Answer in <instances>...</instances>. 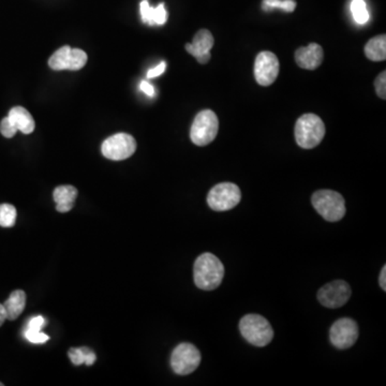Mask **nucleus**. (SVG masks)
<instances>
[{
  "instance_id": "1",
  "label": "nucleus",
  "mask_w": 386,
  "mask_h": 386,
  "mask_svg": "<svg viewBox=\"0 0 386 386\" xmlns=\"http://www.w3.org/2000/svg\"><path fill=\"white\" fill-rule=\"evenodd\" d=\"M194 284L201 290L213 291L220 286L225 277V266L215 254H201L193 266Z\"/></svg>"
},
{
  "instance_id": "2",
  "label": "nucleus",
  "mask_w": 386,
  "mask_h": 386,
  "mask_svg": "<svg viewBox=\"0 0 386 386\" xmlns=\"http://www.w3.org/2000/svg\"><path fill=\"white\" fill-rule=\"evenodd\" d=\"M296 143L302 148L311 149L318 146L326 135V126L315 114H304L298 118L294 129Z\"/></svg>"
},
{
  "instance_id": "3",
  "label": "nucleus",
  "mask_w": 386,
  "mask_h": 386,
  "mask_svg": "<svg viewBox=\"0 0 386 386\" xmlns=\"http://www.w3.org/2000/svg\"><path fill=\"white\" fill-rule=\"evenodd\" d=\"M311 203L326 221L337 223L345 215V202L340 193L332 190H319L313 193Z\"/></svg>"
},
{
  "instance_id": "4",
  "label": "nucleus",
  "mask_w": 386,
  "mask_h": 386,
  "mask_svg": "<svg viewBox=\"0 0 386 386\" xmlns=\"http://www.w3.org/2000/svg\"><path fill=\"white\" fill-rule=\"evenodd\" d=\"M242 337L256 347H265L274 337V330L269 321L260 315H247L240 322Z\"/></svg>"
},
{
  "instance_id": "5",
  "label": "nucleus",
  "mask_w": 386,
  "mask_h": 386,
  "mask_svg": "<svg viewBox=\"0 0 386 386\" xmlns=\"http://www.w3.org/2000/svg\"><path fill=\"white\" fill-rule=\"evenodd\" d=\"M218 130L219 120L215 112L210 110L202 111L196 116L191 126V141L198 146H206L216 139Z\"/></svg>"
},
{
  "instance_id": "6",
  "label": "nucleus",
  "mask_w": 386,
  "mask_h": 386,
  "mask_svg": "<svg viewBox=\"0 0 386 386\" xmlns=\"http://www.w3.org/2000/svg\"><path fill=\"white\" fill-rule=\"evenodd\" d=\"M242 192L238 186L232 183H218L210 189L207 196L208 206L216 212H225L238 205Z\"/></svg>"
},
{
  "instance_id": "7",
  "label": "nucleus",
  "mask_w": 386,
  "mask_h": 386,
  "mask_svg": "<svg viewBox=\"0 0 386 386\" xmlns=\"http://www.w3.org/2000/svg\"><path fill=\"white\" fill-rule=\"evenodd\" d=\"M137 149V142L133 135L117 133L108 137L102 143L101 152L106 159L122 161L133 156Z\"/></svg>"
},
{
  "instance_id": "8",
  "label": "nucleus",
  "mask_w": 386,
  "mask_h": 386,
  "mask_svg": "<svg viewBox=\"0 0 386 386\" xmlns=\"http://www.w3.org/2000/svg\"><path fill=\"white\" fill-rule=\"evenodd\" d=\"M201 363V353L196 345L183 342L172 352L171 366L173 372L179 376L192 374Z\"/></svg>"
},
{
  "instance_id": "9",
  "label": "nucleus",
  "mask_w": 386,
  "mask_h": 386,
  "mask_svg": "<svg viewBox=\"0 0 386 386\" xmlns=\"http://www.w3.org/2000/svg\"><path fill=\"white\" fill-rule=\"evenodd\" d=\"M86 63H87V54L83 49H71L68 45L57 49L49 59V68L55 71H63V70L76 71L84 68Z\"/></svg>"
},
{
  "instance_id": "10",
  "label": "nucleus",
  "mask_w": 386,
  "mask_h": 386,
  "mask_svg": "<svg viewBox=\"0 0 386 386\" xmlns=\"http://www.w3.org/2000/svg\"><path fill=\"white\" fill-rule=\"evenodd\" d=\"M330 338L332 345L337 349H349L359 338V326L352 319H339L330 328Z\"/></svg>"
},
{
  "instance_id": "11",
  "label": "nucleus",
  "mask_w": 386,
  "mask_h": 386,
  "mask_svg": "<svg viewBox=\"0 0 386 386\" xmlns=\"http://www.w3.org/2000/svg\"><path fill=\"white\" fill-rule=\"evenodd\" d=\"M351 296V288L343 280H335L319 290L318 299L326 308H339L348 303Z\"/></svg>"
},
{
  "instance_id": "12",
  "label": "nucleus",
  "mask_w": 386,
  "mask_h": 386,
  "mask_svg": "<svg viewBox=\"0 0 386 386\" xmlns=\"http://www.w3.org/2000/svg\"><path fill=\"white\" fill-rule=\"evenodd\" d=\"M280 70V64L276 55L271 52H261L256 58L254 76L258 84L269 86L276 81Z\"/></svg>"
},
{
  "instance_id": "13",
  "label": "nucleus",
  "mask_w": 386,
  "mask_h": 386,
  "mask_svg": "<svg viewBox=\"0 0 386 386\" xmlns=\"http://www.w3.org/2000/svg\"><path fill=\"white\" fill-rule=\"evenodd\" d=\"M214 47V37L207 30H201L193 38L192 43H187L186 49L189 54L196 57L200 64H207L210 60V49Z\"/></svg>"
},
{
  "instance_id": "14",
  "label": "nucleus",
  "mask_w": 386,
  "mask_h": 386,
  "mask_svg": "<svg viewBox=\"0 0 386 386\" xmlns=\"http://www.w3.org/2000/svg\"><path fill=\"white\" fill-rule=\"evenodd\" d=\"M323 49L317 43L301 47L295 52L296 64L306 70H315L321 66L323 61Z\"/></svg>"
},
{
  "instance_id": "15",
  "label": "nucleus",
  "mask_w": 386,
  "mask_h": 386,
  "mask_svg": "<svg viewBox=\"0 0 386 386\" xmlns=\"http://www.w3.org/2000/svg\"><path fill=\"white\" fill-rule=\"evenodd\" d=\"M139 12L143 23L150 26L164 25L168 21V11L164 3H160L158 7L154 8L149 5L148 0H143L139 5Z\"/></svg>"
},
{
  "instance_id": "16",
  "label": "nucleus",
  "mask_w": 386,
  "mask_h": 386,
  "mask_svg": "<svg viewBox=\"0 0 386 386\" xmlns=\"http://www.w3.org/2000/svg\"><path fill=\"white\" fill-rule=\"evenodd\" d=\"M78 189L73 186H59L53 192V198L56 202V209L59 213H68L73 208L76 198H78Z\"/></svg>"
},
{
  "instance_id": "17",
  "label": "nucleus",
  "mask_w": 386,
  "mask_h": 386,
  "mask_svg": "<svg viewBox=\"0 0 386 386\" xmlns=\"http://www.w3.org/2000/svg\"><path fill=\"white\" fill-rule=\"evenodd\" d=\"M8 117L10 118L11 122L14 124L17 131H21L24 135H30L34 133L36 124H34L32 114L26 109L22 108V106H15V108L11 109Z\"/></svg>"
},
{
  "instance_id": "18",
  "label": "nucleus",
  "mask_w": 386,
  "mask_h": 386,
  "mask_svg": "<svg viewBox=\"0 0 386 386\" xmlns=\"http://www.w3.org/2000/svg\"><path fill=\"white\" fill-rule=\"evenodd\" d=\"M3 305L7 313V320H16L26 306V293L22 290H15Z\"/></svg>"
},
{
  "instance_id": "19",
  "label": "nucleus",
  "mask_w": 386,
  "mask_h": 386,
  "mask_svg": "<svg viewBox=\"0 0 386 386\" xmlns=\"http://www.w3.org/2000/svg\"><path fill=\"white\" fill-rule=\"evenodd\" d=\"M365 55L372 61H383L386 59V36L381 34L372 38L365 45Z\"/></svg>"
},
{
  "instance_id": "20",
  "label": "nucleus",
  "mask_w": 386,
  "mask_h": 386,
  "mask_svg": "<svg viewBox=\"0 0 386 386\" xmlns=\"http://www.w3.org/2000/svg\"><path fill=\"white\" fill-rule=\"evenodd\" d=\"M351 12L357 24H366L370 20V13L367 10L366 3L364 0H352Z\"/></svg>"
},
{
  "instance_id": "21",
  "label": "nucleus",
  "mask_w": 386,
  "mask_h": 386,
  "mask_svg": "<svg viewBox=\"0 0 386 386\" xmlns=\"http://www.w3.org/2000/svg\"><path fill=\"white\" fill-rule=\"evenodd\" d=\"M262 8L264 11L282 9L284 12H293L295 10L296 3L294 0H263Z\"/></svg>"
},
{
  "instance_id": "22",
  "label": "nucleus",
  "mask_w": 386,
  "mask_h": 386,
  "mask_svg": "<svg viewBox=\"0 0 386 386\" xmlns=\"http://www.w3.org/2000/svg\"><path fill=\"white\" fill-rule=\"evenodd\" d=\"M16 221V209L11 204L0 205V227H12Z\"/></svg>"
},
{
  "instance_id": "23",
  "label": "nucleus",
  "mask_w": 386,
  "mask_h": 386,
  "mask_svg": "<svg viewBox=\"0 0 386 386\" xmlns=\"http://www.w3.org/2000/svg\"><path fill=\"white\" fill-rule=\"evenodd\" d=\"M0 133L7 139H11L17 133L16 127H15L14 124L11 122L10 118L8 117V116L0 122Z\"/></svg>"
},
{
  "instance_id": "24",
  "label": "nucleus",
  "mask_w": 386,
  "mask_h": 386,
  "mask_svg": "<svg viewBox=\"0 0 386 386\" xmlns=\"http://www.w3.org/2000/svg\"><path fill=\"white\" fill-rule=\"evenodd\" d=\"M24 335L25 338L32 343H45L49 339V336L43 334L41 330L37 332V330H26L24 332Z\"/></svg>"
},
{
  "instance_id": "25",
  "label": "nucleus",
  "mask_w": 386,
  "mask_h": 386,
  "mask_svg": "<svg viewBox=\"0 0 386 386\" xmlns=\"http://www.w3.org/2000/svg\"><path fill=\"white\" fill-rule=\"evenodd\" d=\"M69 359L76 366L84 364L85 362V353H84L83 347L71 348L68 352Z\"/></svg>"
},
{
  "instance_id": "26",
  "label": "nucleus",
  "mask_w": 386,
  "mask_h": 386,
  "mask_svg": "<svg viewBox=\"0 0 386 386\" xmlns=\"http://www.w3.org/2000/svg\"><path fill=\"white\" fill-rule=\"evenodd\" d=\"M374 86H376V91L379 95V98L385 100L386 98V72L383 71L382 73L379 74V76L376 78V82H374Z\"/></svg>"
},
{
  "instance_id": "27",
  "label": "nucleus",
  "mask_w": 386,
  "mask_h": 386,
  "mask_svg": "<svg viewBox=\"0 0 386 386\" xmlns=\"http://www.w3.org/2000/svg\"><path fill=\"white\" fill-rule=\"evenodd\" d=\"M47 324V321L45 320L43 317L41 315H38V317H34V318L30 319V322H28L27 328L26 330H41V328Z\"/></svg>"
},
{
  "instance_id": "28",
  "label": "nucleus",
  "mask_w": 386,
  "mask_h": 386,
  "mask_svg": "<svg viewBox=\"0 0 386 386\" xmlns=\"http://www.w3.org/2000/svg\"><path fill=\"white\" fill-rule=\"evenodd\" d=\"M166 64L164 61L160 63L158 66L155 67V68L150 69L148 72H147V78H157V76H161L164 71H166Z\"/></svg>"
},
{
  "instance_id": "29",
  "label": "nucleus",
  "mask_w": 386,
  "mask_h": 386,
  "mask_svg": "<svg viewBox=\"0 0 386 386\" xmlns=\"http://www.w3.org/2000/svg\"><path fill=\"white\" fill-rule=\"evenodd\" d=\"M83 350L84 353H85V362H84V364L87 365V366H91V365H93V363L95 362L97 356H95V353H93L91 349H89V348L83 347Z\"/></svg>"
},
{
  "instance_id": "30",
  "label": "nucleus",
  "mask_w": 386,
  "mask_h": 386,
  "mask_svg": "<svg viewBox=\"0 0 386 386\" xmlns=\"http://www.w3.org/2000/svg\"><path fill=\"white\" fill-rule=\"evenodd\" d=\"M139 89L143 93H146L148 97H154L155 95V89L152 84L148 83L147 81L141 82V85H139Z\"/></svg>"
},
{
  "instance_id": "31",
  "label": "nucleus",
  "mask_w": 386,
  "mask_h": 386,
  "mask_svg": "<svg viewBox=\"0 0 386 386\" xmlns=\"http://www.w3.org/2000/svg\"><path fill=\"white\" fill-rule=\"evenodd\" d=\"M386 266L382 269L381 274H380V286H381L383 291H386Z\"/></svg>"
},
{
  "instance_id": "32",
  "label": "nucleus",
  "mask_w": 386,
  "mask_h": 386,
  "mask_svg": "<svg viewBox=\"0 0 386 386\" xmlns=\"http://www.w3.org/2000/svg\"><path fill=\"white\" fill-rule=\"evenodd\" d=\"M5 320H7V313H5L3 304H0V326H3Z\"/></svg>"
},
{
  "instance_id": "33",
  "label": "nucleus",
  "mask_w": 386,
  "mask_h": 386,
  "mask_svg": "<svg viewBox=\"0 0 386 386\" xmlns=\"http://www.w3.org/2000/svg\"><path fill=\"white\" fill-rule=\"evenodd\" d=\"M0 386H3V383H1V382H0Z\"/></svg>"
}]
</instances>
